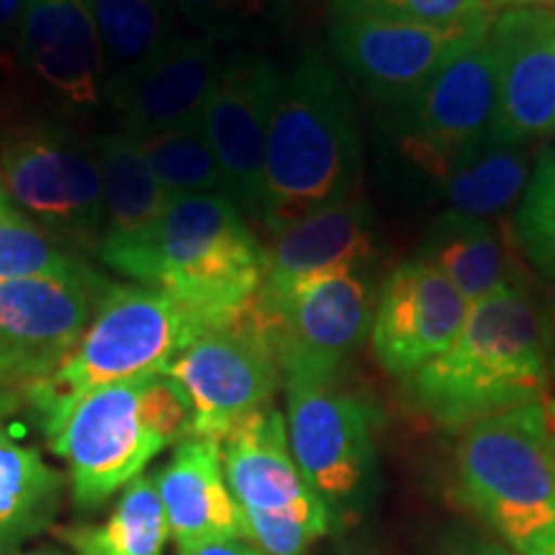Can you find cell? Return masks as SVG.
<instances>
[{"label": "cell", "mask_w": 555, "mask_h": 555, "mask_svg": "<svg viewBox=\"0 0 555 555\" xmlns=\"http://www.w3.org/2000/svg\"><path fill=\"white\" fill-rule=\"evenodd\" d=\"M489 41L496 57V114L489 137L535 144L555 129V5L502 11Z\"/></svg>", "instance_id": "obj_17"}, {"label": "cell", "mask_w": 555, "mask_h": 555, "mask_svg": "<svg viewBox=\"0 0 555 555\" xmlns=\"http://www.w3.org/2000/svg\"><path fill=\"white\" fill-rule=\"evenodd\" d=\"M363 150L352 101L332 62L317 47L283 75L266 150L260 221L270 234L356 196Z\"/></svg>", "instance_id": "obj_3"}, {"label": "cell", "mask_w": 555, "mask_h": 555, "mask_svg": "<svg viewBox=\"0 0 555 555\" xmlns=\"http://www.w3.org/2000/svg\"><path fill=\"white\" fill-rule=\"evenodd\" d=\"M494 114L496 57L486 37L397 108L393 134L401 155L435 183H442L457 159L489 134Z\"/></svg>", "instance_id": "obj_12"}, {"label": "cell", "mask_w": 555, "mask_h": 555, "mask_svg": "<svg viewBox=\"0 0 555 555\" xmlns=\"http://www.w3.org/2000/svg\"><path fill=\"white\" fill-rule=\"evenodd\" d=\"M150 376L95 388L47 433L50 448L67 463L73 499L82 509L129 486L168 448L142 409Z\"/></svg>", "instance_id": "obj_9"}, {"label": "cell", "mask_w": 555, "mask_h": 555, "mask_svg": "<svg viewBox=\"0 0 555 555\" xmlns=\"http://www.w3.org/2000/svg\"><path fill=\"white\" fill-rule=\"evenodd\" d=\"M376 278L371 268L324 275L286 298L262 304L255 314L273 345L286 384L330 380L365 343L376 314Z\"/></svg>", "instance_id": "obj_8"}, {"label": "cell", "mask_w": 555, "mask_h": 555, "mask_svg": "<svg viewBox=\"0 0 555 555\" xmlns=\"http://www.w3.org/2000/svg\"><path fill=\"white\" fill-rule=\"evenodd\" d=\"M224 476L245 540L266 555H304L330 532V509L298 468L275 406H262L221 440Z\"/></svg>", "instance_id": "obj_6"}, {"label": "cell", "mask_w": 555, "mask_h": 555, "mask_svg": "<svg viewBox=\"0 0 555 555\" xmlns=\"http://www.w3.org/2000/svg\"><path fill=\"white\" fill-rule=\"evenodd\" d=\"M95 255L139 286L176 298L201 335L240 322L266 275V247L224 193L172 198L147 237Z\"/></svg>", "instance_id": "obj_1"}, {"label": "cell", "mask_w": 555, "mask_h": 555, "mask_svg": "<svg viewBox=\"0 0 555 555\" xmlns=\"http://www.w3.org/2000/svg\"><path fill=\"white\" fill-rule=\"evenodd\" d=\"M24 3L26 0H0V52L9 44H16Z\"/></svg>", "instance_id": "obj_35"}, {"label": "cell", "mask_w": 555, "mask_h": 555, "mask_svg": "<svg viewBox=\"0 0 555 555\" xmlns=\"http://www.w3.org/2000/svg\"><path fill=\"white\" fill-rule=\"evenodd\" d=\"M463 555H512V553H506L504 547L496 543H481V545H474L468 553H463Z\"/></svg>", "instance_id": "obj_40"}, {"label": "cell", "mask_w": 555, "mask_h": 555, "mask_svg": "<svg viewBox=\"0 0 555 555\" xmlns=\"http://www.w3.org/2000/svg\"><path fill=\"white\" fill-rule=\"evenodd\" d=\"M0 555H60V553H52V551H41V553H0Z\"/></svg>", "instance_id": "obj_42"}, {"label": "cell", "mask_w": 555, "mask_h": 555, "mask_svg": "<svg viewBox=\"0 0 555 555\" xmlns=\"http://www.w3.org/2000/svg\"><path fill=\"white\" fill-rule=\"evenodd\" d=\"M0 172L11 201L52 237L99 249L106 204L95 142L65 124H34L5 139Z\"/></svg>", "instance_id": "obj_7"}, {"label": "cell", "mask_w": 555, "mask_h": 555, "mask_svg": "<svg viewBox=\"0 0 555 555\" xmlns=\"http://www.w3.org/2000/svg\"><path fill=\"white\" fill-rule=\"evenodd\" d=\"M178 555H266L247 540H214L191 547H178Z\"/></svg>", "instance_id": "obj_34"}, {"label": "cell", "mask_w": 555, "mask_h": 555, "mask_svg": "<svg viewBox=\"0 0 555 555\" xmlns=\"http://www.w3.org/2000/svg\"><path fill=\"white\" fill-rule=\"evenodd\" d=\"M155 483L178 547L245 540V522L229 491L219 440L189 437L178 442Z\"/></svg>", "instance_id": "obj_22"}, {"label": "cell", "mask_w": 555, "mask_h": 555, "mask_svg": "<svg viewBox=\"0 0 555 555\" xmlns=\"http://www.w3.org/2000/svg\"><path fill=\"white\" fill-rule=\"evenodd\" d=\"M180 18L211 41L262 39L283 29L291 0H176Z\"/></svg>", "instance_id": "obj_29"}, {"label": "cell", "mask_w": 555, "mask_h": 555, "mask_svg": "<svg viewBox=\"0 0 555 555\" xmlns=\"http://www.w3.org/2000/svg\"><path fill=\"white\" fill-rule=\"evenodd\" d=\"M491 11H512V9H532V5H555V0H483Z\"/></svg>", "instance_id": "obj_38"}, {"label": "cell", "mask_w": 555, "mask_h": 555, "mask_svg": "<svg viewBox=\"0 0 555 555\" xmlns=\"http://www.w3.org/2000/svg\"><path fill=\"white\" fill-rule=\"evenodd\" d=\"M545 409H547V416H551V422H553V427H555V393H553L551 399H547Z\"/></svg>", "instance_id": "obj_41"}, {"label": "cell", "mask_w": 555, "mask_h": 555, "mask_svg": "<svg viewBox=\"0 0 555 555\" xmlns=\"http://www.w3.org/2000/svg\"><path fill=\"white\" fill-rule=\"evenodd\" d=\"M416 260L446 275L470 307L504 288L535 286L532 281H538L519 249L512 217L491 221L455 211L437 214Z\"/></svg>", "instance_id": "obj_21"}, {"label": "cell", "mask_w": 555, "mask_h": 555, "mask_svg": "<svg viewBox=\"0 0 555 555\" xmlns=\"http://www.w3.org/2000/svg\"><path fill=\"white\" fill-rule=\"evenodd\" d=\"M335 16H363L406 24L457 26L494 18L483 0H332Z\"/></svg>", "instance_id": "obj_32"}, {"label": "cell", "mask_w": 555, "mask_h": 555, "mask_svg": "<svg viewBox=\"0 0 555 555\" xmlns=\"http://www.w3.org/2000/svg\"><path fill=\"white\" fill-rule=\"evenodd\" d=\"M217 41L178 34L155 57L108 90L121 131L150 137L198 124L221 73Z\"/></svg>", "instance_id": "obj_19"}, {"label": "cell", "mask_w": 555, "mask_h": 555, "mask_svg": "<svg viewBox=\"0 0 555 555\" xmlns=\"http://www.w3.org/2000/svg\"><path fill=\"white\" fill-rule=\"evenodd\" d=\"M147 159L157 183L170 198L196 196V193H224L221 170L214 157L204 124L159 131L150 137H131Z\"/></svg>", "instance_id": "obj_28"}, {"label": "cell", "mask_w": 555, "mask_h": 555, "mask_svg": "<svg viewBox=\"0 0 555 555\" xmlns=\"http://www.w3.org/2000/svg\"><path fill=\"white\" fill-rule=\"evenodd\" d=\"M288 393V446L327 509H345L376 470V412L330 380H294Z\"/></svg>", "instance_id": "obj_11"}, {"label": "cell", "mask_w": 555, "mask_h": 555, "mask_svg": "<svg viewBox=\"0 0 555 555\" xmlns=\"http://www.w3.org/2000/svg\"><path fill=\"white\" fill-rule=\"evenodd\" d=\"M532 170V144H506L486 134L440 183L446 211L470 219H509Z\"/></svg>", "instance_id": "obj_24"}, {"label": "cell", "mask_w": 555, "mask_h": 555, "mask_svg": "<svg viewBox=\"0 0 555 555\" xmlns=\"http://www.w3.org/2000/svg\"><path fill=\"white\" fill-rule=\"evenodd\" d=\"M57 535L78 555H163L170 525L155 478L139 476L106 522L62 527Z\"/></svg>", "instance_id": "obj_27"}, {"label": "cell", "mask_w": 555, "mask_h": 555, "mask_svg": "<svg viewBox=\"0 0 555 555\" xmlns=\"http://www.w3.org/2000/svg\"><path fill=\"white\" fill-rule=\"evenodd\" d=\"M111 283L93 268L0 281V378L24 391L78 345Z\"/></svg>", "instance_id": "obj_13"}, {"label": "cell", "mask_w": 555, "mask_h": 555, "mask_svg": "<svg viewBox=\"0 0 555 555\" xmlns=\"http://www.w3.org/2000/svg\"><path fill=\"white\" fill-rule=\"evenodd\" d=\"M62 502V476L0 425V553L47 530Z\"/></svg>", "instance_id": "obj_25"}, {"label": "cell", "mask_w": 555, "mask_h": 555, "mask_svg": "<svg viewBox=\"0 0 555 555\" xmlns=\"http://www.w3.org/2000/svg\"><path fill=\"white\" fill-rule=\"evenodd\" d=\"M163 373L189 399L191 437L219 442L245 416L270 406L283 380L273 345L253 307L240 322L198 335Z\"/></svg>", "instance_id": "obj_10"}, {"label": "cell", "mask_w": 555, "mask_h": 555, "mask_svg": "<svg viewBox=\"0 0 555 555\" xmlns=\"http://www.w3.org/2000/svg\"><path fill=\"white\" fill-rule=\"evenodd\" d=\"M106 52L108 90L178 37L176 0H90Z\"/></svg>", "instance_id": "obj_26"}, {"label": "cell", "mask_w": 555, "mask_h": 555, "mask_svg": "<svg viewBox=\"0 0 555 555\" xmlns=\"http://www.w3.org/2000/svg\"><path fill=\"white\" fill-rule=\"evenodd\" d=\"M496 18V16H494ZM494 18L457 26L335 16L330 41L347 73L378 103L401 108L457 54L481 44Z\"/></svg>", "instance_id": "obj_14"}, {"label": "cell", "mask_w": 555, "mask_h": 555, "mask_svg": "<svg viewBox=\"0 0 555 555\" xmlns=\"http://www.w3.org/2000/svg\"><path fill=\"white\" fill-rule=\"evenodd\" d=\"M86 268L69 249L31 219L0 221V281L31 275H65Z\"/></svg>", "instance_id": "obj_31"}, {"label": "cell", "mask_w": 555, "mask_h": 555, "mask_svg": "<svg viewBox=\"0 0 555 555\" xmlns=\"http://www.w3.org/2000/svg\"><path fill=\"white\" fill-rule=\"evenodd\" d=\"M470 304L446 275L422 260L388 273L373 314L371 345L386 373L409 380L440 358L466 324Z\"/></svg>", "instance_id": "obj_16"}, {"label": "cell", "mask_w": 555, "mask_h": 555, "mask_svg": "<svg viewBox=\"0 0 555 555\" xmlns=\"http://www.w3.org/2000/svg\"><path fill=\"white\" fill-rule=\"evenodd\" d=\"M538 301L540 311H543L547 376L555 380V273L538 278Z\"/></svg>", "instance_id": "obj_33"}, {"label": "cell", "mask_w": 555, "mask_h": 555, "mask_svg": "<svg viewBox=\"0 0 555 555\" xmlns=\"http://www.w3.org/2000/svg\"><path fill=\"white\" fill-rule=\"evenodd\" d=\"M378 255L376 221L367 201L350 196L273 234L258 301L270 304L324 275L371 268Z\"/></svg>", "instance_id": "obj_20"}, {"label": "cell", "mask_w": 555, "mask_h": 555, "mask_svg": "<svg viewBox=\"0 0 555 555\" xmlns=\"http://www.w3.org/2000/svg\"><path fill=\"white\" fill-rule=\"evenodd\" d=\"M519 555H555V527L547 530L545 535L532 540V543H527Z\"/></svg>", "instance_id": "obj_37"}, {"label": "cell", "mask_w": 555, "mask_h": 555, "mask_svg": "<svg viewBox=\"0 0 555 555\" xmlns=\"http://www.w3.org/2000/svg\"><path fill=\"white\" fill-rule=\"evenodd\" d=\"M198 335L196 322L165 291L111 283L78 345L24 388V401L47 435L86 393L159 373Z\"/></svg>", "instance_id": "obj_4"}, {"label": "cell", "mask_w": 555, "mask_h": 555, "mask_svg": "<svg viewBox=\"0 0 555 555\" xmlns=\"http://www.w3.org/2000/svg\"><path fill=\"white\" fill-rule=\"evenodd\" d=\"M16 50L60 106L93 111L108 103L106 52L90 0H26Z\"/></svg>", "instance_id": "obj_18"}, {"label": "cell", "mask_w": 555, "mask_h": 555, "mask_svg": "<svg viewBox=\"0 0 555 555\" xmlns=\"http://www.w3.org/2000/svg\"><path fill=\"white\" fill-rule=\"evenodd\" d=\"M535 286L504 288L470 307L455 343L406 380L416 412L463 429L543 401L551 376Z\"/></svg>", "instance_id": "obj_2"}, {"label": "cell", "mask_w": 555, "mask_h": 555, "mask_svg": "<svg viewBox=\"0 0 555 555\" xmlns=\"http://www.w3.org/2000/svg\"><path fill=\"white\" fill-rule=\"evenodd\" d=\"M515 232L527 266L538 275L555 273V157L543 155L519 201Z\"/></svg>", "instance_id": "obj_30"}, {"label": "cell", "mask_w": 555, "mask_h": 555, "mask_svg": "<svg viewBox=\"0 0 555 555\" xmlns=\"http://www.w3.org/2000/svg\"><path fill=\"white\" fill-rule=\"evenodd\" d=\"M283 73L260 54H234L221 65L201 116L224 183L242 214L260 219L266 196V150Z\"/></svg>", "instance_id": "obj_15"}, {"label": "cell", "mask_w": 555, "mask_h": 555, "mask_svg": "<svg viewBox=\"0 0 555 555\" xmlns=\"http://www.w3.org/2000/svg\"><path fill=\"white\" fill-rule=\"evenodd\" d=\"M21 401H24V391L9 384V380L0 378V420H3L9 412H13Z\"/></svg>", "instance_id": "obj_36"}, {"label": "cell", "mask_w": 555, "mask_h": 555, "mask_svg": "<svg viewBox=\"0 0 555 555\" xmlns=\"http://www.w3.org/2000/svg\"><path fill=\"white\" fill-rule=\"evenodd\" d=\"M453 466L457 499L517 551L555 527V433L543 401L463 427Z\"/></svg>", "instance_id": "obj_5"}, {"label": "cell", "mask_w": 555, "mask_h": 555, "mask_svg": "<svg viewBox=\"0 0 555 555\" xmlns=\"http://www.w3.org/2000/svg\"><path fill=\"white\" fill-rule=\"evenodd\" d=\"M103 176L106 229L99 249L124 247L144 240L170 204L137 142L124 131H106L95 142ZM95 249V253H99Z\"/></svg>", "instance_id": "obj_23"}, {"label": "cell", "mask_w": 555, "mask_h": 555, "mask_svg": "<svg viewBox=\"0 0 555 555\" xmlns=\"http://www.w3.org/2000/svg\"><path fill=\"white\" fill-rule=\"evenodd\" d=\"M18 217H24V214H21L18 208L13 206V201L9 196V189H5V183H3V172H0V221L18 219Z\"/></svg>", "instance_id": "obj_39"}]
</instances>
